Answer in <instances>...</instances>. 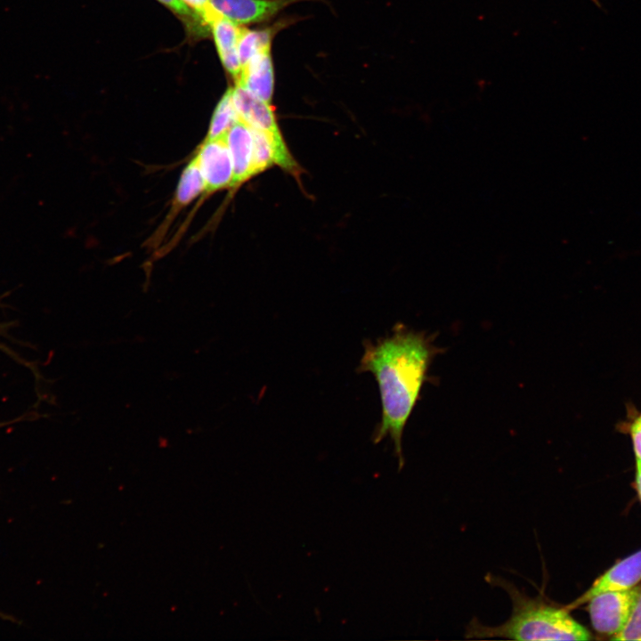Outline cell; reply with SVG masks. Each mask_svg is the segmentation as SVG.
I'll use <instances>...</instances> for the list:
<instances>
[{"label":"cell","mask_w":641,"mask_h":641,"mask_svg":"<svg viewBox=\"0 0 641 641\" xmlns=\"http://www.w3.org/2000/svg\"><path fill=\"white\" fill-rule=\"evenodd\" d=\"M0 615H1V613H0Z\"/></svg>","instance_id":"obj_20"},{"label":"cell","mask_w":641,"mask_h":641,"mask_svg":"<svg viewBox=\"0 0 641 641\" xmlns=\"http://www.w3.org/2000/svg\"><path fill=\"white\" fill-rule=\"evenodd\" d=\"M220 60L224 69L237 81L241 73V62L238 53V44L243 31L240 25L218 15L209 24Z\"/></svg>","instance_id":"obj_10"},{"label":"cell","mask_w":641,"mask_h":641,"mask_svg":"<svg viewBox=\"0 0 641 641\" xmlns=\"http://www.w3.org/2000/svg\"><path fill=\"white\" fill-rule=\"evenodd\" d=\"M490 582L508 594L512 612L497 626H487L473 619L465 637L471 639L503 638L509 640H589V630L577 621L565 606L556 605L542 596H530L514 584L496 576Z\"/></svg>","instance_id":"obj_2"},{"label":"cell","mask_w":641,"mask_h":641,"mask_svg":"<svg viewBox=\"0 0 641 641\" xmlns=\"http://www.w3.org/2000/svg\"><path fill=\"white\" fill-rule=\"evenodd\" d=\"M636 461L641 462V412L636 414L628 425Z\"/></svg>","instance_id":"obj_16"},{"label":"cell","mask_w":641,"mask_h":641,"mask_svg":"<svg viewBox=\"0 0 641 641\" xmlns=\"http://www.w3.org/2000/svg\"><path fill=\"white\" fill-rule=\"evenodd\" d=\"M238 120L239 117L232 98V87H230L223 93L214 110L206 138L224 137Z\"/></svg>","instance_id":"obj_12"},{"label":"cell","mask_w":641,"mask_h":641,"mask_svg":"<svg viewBox=\"0 0 641 641\" xmlns=\"http://www.w3.org/2000/svg\"><path fill=\"white\" fill-rule=\"evenodd\" d=\"M273 28L248 30L244 28L238 44V53L241 67L256 53L271 49Z\"/></svg>","instance_id":"obj_13"},{"label":"cell","mask_w":641,"mask_h":641,"mask_svg":"<svg viewBox=\"0 0 641 641\" xmlns=\"http://www.w3.org/2000/svg\"><path fill=\"white\" fill-rule=\"evenodd\" d=\"M161 4H165L174 13L183 17L184 19L192 20L196 21H202V20L182 0H158Z\"/></svg>","instance_id":"obj_17"},{"label":"cell","mask_w":641,"mask_h":641,"mask_svg":"<svg viewBox=\"0 0 641 641\" xmlns=\"http://www.w3.org/2000/svg\"><path fill=\"white\" fill-rule=\"evenodd\" d=\"M434 340V334L416 331L397 322L390 334L362 344L363 354L356 371L373 375L381 402V418L372 442L379 443L389 436L400 469L404 465V428L421 398L424 384L430 379L428 371L434 359L443 352Z\"/></svg>","instance_id":"obj_1"},{"label":"cell","mask_w":641,"mask_h":641,"mask_svg":"<svg viewBox=\"0 0 641 641\" xmlns=\"http://www.w3.org/2000/svg\"><path fill=\"white\" fill-rule=\"evenodd\" d=\"M641 586L624 590L598 593L584 604L593 629L599 634H618L628 621L640 592Z\"/></svg>","instance_id":"obj_3"},{"label":"cell","mask_w":641,"mask_h":641,"mask_svg":"<svg viewBox=\"0 0 641 641\" xmlns=\"http://www.w3.org/2000/svg\"><path fill=\"white\" fill-rule=\"evenodd\" d=\"M291 2L292 0H210V4L222 17L237 25H243L268 20Z\"/></svg>","instance_id":"obj_7"},{"label":"cell","mask_w":641,"mask_h":641,"mask_svg":"<svg viewBox=\"0 0 641 641\" xmlns=\"http://www.w3.org/2000/svg\"><path fill=\"white\" fill-rule=\"evenodd\" d=\"M235 83L256 98L271 104L274 88L271 49L255 54L242 67L240 76Z\"/></svg>","instance_id":"obj_8"},{"label":"cell","mask_w":641,"mask_h":641,"mask_svg":"<svg viewBox=\"0 0 641 641\" xmlns=\"http://www.w3.org/2000/svg\"><path fill=\"white\" fill-rule=\"evenodd\" d=\"M225 140L232 159L234 172L232 188H235L254 177L252 128L239 119L226 134Z\"/></svg>","instance_id":"obj_9"},{"label":"cell","mask_w":641,"mask_h":641,"mask_svg":"<svg viewBox=\"0 0 641 641\" xmlns=\"http://www.w3.org/2000/svg\"><path fill=\"white\" fill-rule=\"evenodd\" d=\"M595 5H596L598 8H602V4L599 0H591Z\"/></svg>","instance_id":"obj_19"},{"label":"cell","mask_w":641,"mask_h":641,"mask_svg":"<svg viewBox=\"0 0 641 641\" xmlns=\"http://www.w3.org/2000/svg\"><path fill=\"white\" fill-rule=\"evenodd\" d=\"M611 639L617 641H641V589L625 626Z\"/></svg>","instance_id":"obj_14"},{"label":"cell","mask_w":641,"mask_h":641,"mask_svg":"<svg viewBox=\"0 0 641 641\" xmlns=\"http://www.w3.org/2000/svg\"><path fill=\"white\" fill-rule=\"evenodd\" d=\"M205 181L195 157L184 168L175 193L173 208L176 211L205 193Z\"/></svg>","instance_id":"obj_11"},{"label":"cell","mask_w":641,"mask_h":641,"mask_svg":"<svg viewBox=\"0 0 641 641\" xmlns=\"http://www.w3.org/2000/svg\"><path fill=\"white\" fill-rule=\"evenodd\" d=\"M641 580V549L620 560L600 575L581 596L566 607L571 611L591 596L608 590H624L636 587Z\"/></svg>","instance_id":"obj_5"},{"label":"cell","mask_w":641,"mask_h":641,"mask_svg":"<svg viewBox=\"0 0 641 641\" xmlns=\"http://www.w3.org/2000/svg\"><path fill=\"white\" fill-rule=\"evenodd\" d=\"M188 5L207 25L219 14L212 8L210 0H182Z\"/></svg>","instance_id":"obj_15"},{"label":"cell","mask_w":641,"mask_h":641,"mask_svg":"<svg viewBox=\"0 0 641 641\" xmlns=\"http://www.w3.org/2000/svg\"><path fill=\"white\" fill-rule=\"evenodd\" d=\"M194 157L205 181V193L232 188L233 164L225 136L206 138Z\"/></svg>","instance_id":"obj_4"},{"label":"cell","mask_w":641,"mask_h":641,"mask_svg":"<svg viewBox=\"0 0 641 641\" xmlns=\"http://www.w3.org/2000/svg\"><path fill=\"white\" fill-rule=\"evenodd\" d=\"M232 98L239 120L272 138L284 139L270 103L237 85L232 87Z\"/></svg>","instance_id":"obj_6"},{"label":"cell","mask_w":641,"mask_h":641,"mask_svg":"<svg viewBox=\"0 0 641 641\" xmlns=\"http://www.w3.org/2000/svg\"><path fill=\"white\" fill-rule=\"evenodd\" d=\"M635 487L641 502V462L636 461Z\"/></svg>","instance_id":"obj_18"}]
</instances>
